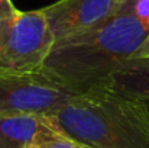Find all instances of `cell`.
I'll list each match as a JSON object with an SVG mask.
<instances>
[{"label": "cell", "mask_w": 149, "mask_h": 148, "mask_svg": "<svg viewBox=\"0 0 149 148\" xmlns=\"http://www.w3.org/2000/svg\"><path fill=\"white\" fill-rule=\"evenodd\" d=\"M149 35L132 10L120 7L97 26L54 42L42 71L83 89L103 86L111 71L135 57Z\"/></svg>", "instance_id": "6da1fadb"}, {"label": "cell", "mask_w": 149, "mask_h": 148, "mask_svg": "<svg viewBox=\"0 0 149 148\" xmlns=\"http://www.w3.org/2000/svg\"><path fill=\"white\" fill-rule=\"evenodd\" d=\"M52 126L91 148H149L146 105L93 86L45 115Z\"/></svg>", "instance_id": "7a4b0ae2"}, {"label": "cell", "mask_w": 149, "mask_h": 148, "mask_svg": "<svg viewBox=\"0 0 149 148\" xmlns=\"http://www.w3.org/2000/svg\"><path fill=\"white\" fill-rule=\"evenodd\" d=\"M54 45L41 9L0 19V74L39 71Z\"/></svg>", "instance_id": "3957f363"}, {"label": "cell", "mask_w": 149, "mask_h": 148, "mask_svg": "<svg viewBox=\"0 0 149 148\" xmlns=\"http://www.w3.org/2000/svg\"><path fill=\"white\" fill-rule=\"evenodd\" d=\"M88 89L65 83L39 70L0 74V116L49 115Z\"/></svg>", "instance_id": "277c9868"}, {"label": "cell", "mask_w": 149, "mask_h": 148, "mask_svg": "<svg viewBox=\"0 0 149 148\" xmlns=\"http://www.w3.org/2000/svg\"><path fill=\"white\" fill-rule=\"evenodd\" d=\"M117 9V0H58L41 10L56 42L97 26Z\"/></svg>", "instance_id": "5b68a950"}, {"label": "cell", "mask_w": 149, "mask_h": 148, "mask_svg": "<svg viewBox=\"0 0 149 148\" xmlns=\"http://www.w3.org/2000/svg\"><path fill=\"white\" fill-rule=\"evenodd\" d=\"M103 86L123 97L149 103V57H132L122 61Z\"/></svg>", "instance_id": "8992f818"}, {"label": "cell", "mask_w": 149, "mask_h": 148, "mask_svg": "<svg viewBox=\"0 0 149 148\" xmlns=\"http://www.w3.org/2000/svg\"><path fill=\"white\" fill-rule=\"evenodd\" d=\"M51 126L45 115L0 116V148H28Z\"/></svg>", "instance_id": "52a82bcc"}, {"label": "cell", "mask_w": 149, "mask_h": 148, "mask_svg": "<svg viewBox=\"0 0 149 148\" xmlns=\"http://www.w3.org/2000/svg\"><path fill=\"white\" fill-rule=\"evenodd\" d=\"M28 148H84V145L51 126L49 129L41 132Z\"/></svg>", "instance_id": "ba28073f"}, {"label": "cell", "mask_w": 149, "mask_h": 148, "mask_svg": "<svg viewBox=\"0 0 149 148\" xmlns=\"http://www.w3.org/2000/svg\"><path fill=\"white\" fill-rule=\"evenodd\" d=\"M120 7H126L133 12V15L149 28V0H129L126 3L119 4Z\"/></svg>", "instance_id": "9c48e42d"}, {"label": "cell", "mask_w": 149, "mask_h": 148, "mask_svg": "<svg viewBox=\"0 0 149 148\" xmlns=\"http://www.w3.org/2000/svg\"><path fill=\"white\" fill-rule=\"evenodd\" d=\"M20 10L16 9V6L13 4L12 0H0V19L4 18H12L15 15H17Z\"/></svg>", "instance_id": "30bf717a"}, {"label": "cell", "mask_w": 149, "mask_h": 148, "mask_svg": "<svg viewBox=\"0 0 149 148\" xmlns=\"http://www.w3.org/2000/svg\"><path fill=\"white\" fill-rule=\"evenodd\" d=\"M135 57H149V35H148V38H146V41L143 42V45L135 54Z\"/></svg>", "instance_id": "8fae6325"}, {"label": "cell", "mask_w": 149, "mask_h": 148, "mask_svg": "<svg viewBox=\"0 0 149 148\" xmlns=\"http://www.w3.org/2000/svg\"><path fill=\"white\" fill-rule=\"evenodd\" d=\"M126 1H129V0H117V3H119V4H122V3H126Z\"/></svg>", "instance_id": "7c38bea8"}, {"label": "cell", "mask_w": 149, "mask_h": 148, "mask_svg": "<svg viewBox=\"0 0 149 148\" xmlns=\"http://www.w3.org/2000/svg\"><path fill=\"white\" fill-rule=\"evenodd\" d=\"M146 105V109H148V112H149V103H145Z\"/></svg>", "instance_id": "4fadbf2b"}, {"label": "cell", "mask_w": 149, "mask_h": 148, "mask_svg": "<svg viewBox=\"0 0 149 148\" xmlns=\"http://www.w3.org/2000/svg\"><path fill=\"white\" fill-rule=\"evenodd\" d=\"M84 148H91V147H87V145H84Z\"/></svg>", "instance_id": "5bb4252c"}]
</instances>
